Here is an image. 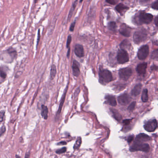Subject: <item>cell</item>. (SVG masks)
I'll return each instance as SVG.
<instances>
[{
  "instance_id": "e575fe53",
  "label": "cell",
  "mask_w": 158,
  "mask_h": 158,
  "mask_svg": "<svg viewBox=\"0 0 158 158\" xmlns=\"http://www.w3.org/2000/svg\"><path fill=\"white\" fill-rule=\"evenodd\" d=\"M6 131V127L5 126L3 125L1 128V136L3 135Z\"/></svg>"
},
{
  "instance_id": "9c48e42d",
  "label": "cell",
  "mask_w": 158,
  "mask_h": 158,
  "mask_svg": "<svg viewBox=\"0 0 158 158\" xmlns=\"http://www.w3.org/2000/svg\"><path fill=\"white\" fill-rule=\"evenodd\" d=\"M130 97L126 93L122 94L118 98V101L122 105H127L130 101Z\"/></svg>"
},
{
  "instance_id": "d4e9b609",
  "label": "cell",
  "mask_w": 158,
  "mask_h": 158,
  "mask_svg": "<svg viewBox=\"0 0 158 158\" xmlns=\"http://www.w3.org/2000/svg\"><path fill=\"white\" fill-rule=\"evenodd\" d=\"M108 28L110 30L115 31L116 29V25L115 22H110L108 24Z\"/></svg>"
},
{
  "instance_id": "ee69618b",
  "label": "cell",
  "mask_w": 158,
  "mask_h": 158,
  "mask_svg": "<svg viewBox=\"0 0 158 158\" xmlns=\"http://www.w3.org/2000/svg\"><path fill=\"white\" fill-rule=\"evenodd\" d=\"M38 1V0H34V3L36 4L37 3Z\"/></svg>"
},
{
  "instance_id": "d590c367",
  "label": "cell",
  "mask_w": 158,
  "mask_h": 158,
  "mask_svg": "<svg viewBox=\"0 0 158 158\" xmlns=\"http://www.w3.org/2000/svg\"><path fill=\"white\" fill-rule=\"evenodd\" d=\"M40 30H38V39H37V46L39 44V41H40Z\"/></svg>"
},
{
  "instance_id": "7a4b0ae2",
  "label": "cell",
  "mask_w": 158,
  "mask_h": 158,
  "mask_svg": "<svg viewBox=\"0 0 158 158\" xmlns=\"http://www.w3.org/2000/svg\"><path fill=\"white\" fill-rule=\"evenodd\" d=\"M147 37V33L146 31L143 29L140 30L134 33V41L136 43H139L145 41Z\"/></svg>"
},
{
  "instance_id": "603a6c76",
  "label": "cell",
  "mask_w": 158,
  "mask_h": 158,
  "mask_svg": "<svg viewBox=\"0 0 158 158\" xmlns=\"http://www.w3.org/2000/svg\"><path fill=\"white\" fill-rule=\"evenodd\" d=\"M111 111L114 117H115L116 119L118 120V121H120V120L122 119L121 115L116 110L111 109Z\"/></svg>"
},
{
  "instance_id": "1f68e13d",
  "label": "cell",
  "mask_w": 158,
  "mask_h": 158,
  "mask_svg": "<svg viewBox=\"0 0 158 158\" xmlns=\"http://www.w3.org/2000/svg\"><path fill=\"white\" fill-rule=\"evenodd\" d=\"M7 77L6 73L4 71H3V69H1V77L3 79H5Z\"/></svg>"
},
{
  "instance_id": "4dcf8cb0",
  "label": "cell",
  "mask_w": 158,
  "mask_h": 158,
  "mask_svg": "<svg viewBox=\"0 0 158 158\" xmlns=\"http://www.w3.org/2000/svg\"><path fill=\"white\" fill-rule=\"evenodd\" d=\"M76 21L73 22V23H71V25H70V31L71 32H73L74 30V28H75V25H76Z\"/></svg>"
},
{
  "instance_id": "6da1fadb",
  "label": "cell",
  "mask_w": 158,
  "mask_h": 158,
  "mask_svg": "<svg viewBox=\"0 0 158 158\" xmlns=\"http://www.w3.org/2000/svg\"><path fill=\"white\" fill-rule=\"evenodd\" d=\"M99 81L101 83H107L113 80L111 73L107 69H101L99 72Z\"/></svg>"
},
{
  "instance_id": "ba28073f",
  "label": "cell",
  "mask_w": 158,
  "mask_h": 158,
  "mask_svg": "<svg viewBox=\"0 0 158 158\" xmlns=\"http://www.w3.org/2000/svg\"><path fill=\"white\" fill-rule=\"evenodd\" d=\"M149 54V47L148 45H145L140 48L138 52L137 56L140 60H144L147 57Z\"/></svg>"
},
{
  "instance_id": "4316f807",
  "label": "cell",
  "mask_w": 158,
  "mask_h": 158,
  "mask_svg": "<svg viewBox=\"0 0 158 158\" xmlns=\"http://www.w3.org/2000/svg\"><path fill=\"white\" fill-rule=\"evenodd\" d=\"M135 105H136V102H133L131 104L129 105L128 107V110L130 111H133L134 110V109L135 108Z\"/></svg>"
},
{
  "instance_id": "ffe728a7",
  "label": "cell",
  "mask_w": 158,
  "mask_h": 158,
  "mask_svg": "<svg viewBox=\"0 0 158 158\" xmlns=\"http://www.w3.org/2000/svg\"><path fill=\"white\" fill-rule=\"evenodd\" d=\"M149 135H147L145 134H140L137 136L136 140L137 141H147L150 140Z\"/></svg>"
},
{
  "instance_id": "f546056e",
  "label": "cell",
  "mask_w": 158,
  "mask_h": 158,
  "mask_svg": "<svg viewBox=\"0 0 158 158\" xmlns=\"http://www.w3.org/2000/svg\"><path fill=\"white\" fill-rule=\"evenodd\" d=\"M151 57L153 59L158 58V50H156L153 52Z\"/></svg>"
},
{
  "instance_id": "5b68a950",
  "label": "cell",
  "mask_w": 158,
  "mask_h": 158,
  "mask_svg": "<svg viewBox=\"0 0 158 158\" xmlns=\"http://www.w3.org/2000/svg\"><path fill=\"white\" fill-rule=\"evenodd\" d=\"M153 19V16L150 13L142 12L140 13L138 16L139 23L140 24H149Z\"/></svg>"
},
{
  "instance_id": "8fae6325",
  "label": "cell",
  "mask_w": 158,
  "mask_h": 158,
  "mask_svg": "<svg viewBox=\"0 0 158 158\" xmlns=\"http://www.w3.org/2000/svg\"><path fill=\"white\" fill-rule=\"evenodd\" d=\"M79 63L77 61L73 60V61L72 69H73V75L75 77H79L80 74V71L79 69Z\"/></svg>"
},
{
  "instance_id": "4fadbf2b",
  "label": "cell",
  "mask_w": 158,
  "mask_h": 158,
  "mask_svg": "<svg viewBox=\"0 0 158 158\" xmlns=\"http://www.w3.org/2000/svg\"><path fill=\"white\" fill-rule=\"evenodd\" d=\"M68 84H68L67 86V87L65 88V91H64V94H63V96L62 97L61 99V103H60V104H59V107H58V111H57V114H56V117H58L60 114H61L62 108L63 104H64V102H65V97H66L67 92Z\"/></svg>"
},
{
  "instance_id": "d6a6232c",
  "label": "cell",
  "mask_w": 158,
  "mask_h": 158,
  "mask_svg": "<svg viewBox=\"0 0 158 158\" xmlns=\"http://www.w3.org/2000/svg\"><path fill=\"white\" fill-rule=\"evenodd\" d=\"M152 7L153 9L156 10H158V0L156 1L155 2L152 4Z\"/></svg>"
},
{
  "instance_id": "8992f818",
  "label": "cell",
  "mask_w": 158,
  "mask_h": 158,
  "mask_svg": "<svg viewBox=\"0 0 158 158\" xmlns=\"http://www.w3.org/2000/svg\"><path fill=\"white\" fill-rule=\"evenodd\" d=\"M132 74L131 69L129 68H123L121 69L119 71L120 77L124 81H127L130 77Z\"/></svg>"
},
{
  "instance_id": "30bf717a",
  "label": "cell",
  "mask_w": 158,
  "mask_h": 158,
  "mask_svg": "<svg viewBox=\"0 0 158 158\" xmlns=\"http://www.w3.org/2000/svg\"><path fill=\"white\" fill-rule=\"evenodd\" d=\"M74 52L77 57L79 58L83 57L85 55V51L82 45L76 44L74 47Z\"/></svg>"
},
{
  "instance_id": "b9f144b4",
  "label": "cell",
  "mask_w": 158,
  "mask_h": 158,
  "mask_svg": "<svg viewBox=\"0 0 158 158\" xmlns=\"http://www.w3.org/2000/svg\"><path fill=\"white\" fill-rule=\"evenodd\" d=\"M70 56V48H69L68 49V50L67 53V57L68 58H69Z\"/></svg>"
},
{
  "instance_id": "5bb4252c",
  "label": "cell",
  "mask_w": 158,
  "mask_h": 158,
  "mask_svg": "<svg viewBox=\"0 0 158 158\" xmlns=\"http://www.w3.org/2000/svg\"><path fill=\"white\" fill-rule=\"evenodd\" d=\"M120 33L124 36L128 37L130 36L131 30L127 25H123L120 28Z\"/></svg>"
},
{
  "instance_id": "f6af8a7d",
  "label": "cell",
  "mask_w": 158,
  "mask_h": 158,
  "mask_svg": "<svg viewBox=\"0 0 158 158\" xmlns=\"http://www.w3.org/2000/svg\"><path fill=\"white\" fill-rule=\"evenodd\" d=\"M83 0H80V3H81L83 1Z\"/></svg>"
},
{
  "instance_id": "8d00e7d4",
  "label": "cell",
  "mask_w": 158,
  "mask_h": 158,
  "mask_svg": "<svg viewBox=\"0 0 158 158\" xmlns=\"http://www.w3.org/2000/svg\"><path fill=\"white\" fill-rule=\"evenodd\" d=\"M130 119H126L123 121V123L126 125H128L130 123Z\"/></svg>"
},
{
  "instance_id": "277c9868",
  "label": "cell",
  "mask_w": 158,
  "mask_h": 158,
  "mask_svg": "<svg viewBox=\"0 0 158 158\" xmlns=\"http://www.w3.org/2000/svg\"><path fill=\"white\" fill-rule=\"evenodd\" d=\"M117 61L120 64H123L128 62L129 57L125 50L122 49L118 52L117 56Z\"/></svg>"
},
{
  "instance_id": "2e32d148",
  "label": "cell",
  "mask_w": 158,
  "mask_h": 158,
  "mask_svg": "<svg viewBox=\"0 0 158 158\" xmlns=\"http://www.w3.org/2000/svg\"><path fill=\"white\" fill-rule=\"evenodd\" d=\"M77 3H78V0H75V1L73 3V5L71 6L69 14L68 15L67 19V22H69V21L71 19V17L73 15L74 12L76 7L77 6Z\"/></svg>"
},
{
  "instance_id": "74e56055",
  "label": "cell",
  "mask_w": 158,
  "mask_h": 158,
  "mask_svg": "<svg viewBox=\"0 0 158 158\" xmlns=\"http://www.w3.org/2000/svg\"><path fill=\"white\" fill-rule=\"evenodd\" d=\"M134 139V137L133 136H130L128 138V143H130Z\"/></svg>"
},
{
  "instance_id": "7402d4cb",
  "label": "cell",
  "mask_w": 158,
  "mask_h": 158,
  "mask_svg": "<svg viewBox=\"0 0 158 158\" xmlns=\"http://www.w3.org/2000/svg\"><path fill=\"white\" fill-rule=\"evenodd\" d=\"M141 99L144 102H147L149 100V96H148V90L147 89H144L141 96Z\"/></svg>"
},
{
  "instance_id": "52a82bcc",
  "label": "cell",
  "mask_w": 158,
  "mask_h": 158,
  "mask_svg": "<svg viewBox=\"0 0 158 158\" xmlns=\"http://www.w3.org/2000/svg\"><path fill=\"white\" fill-rule=\"evenodd\" d=\"M158 127L157 122L155 119L151 120L146 123L144 128L146 131L148 132H153Z\"/></svg>"
},
{
  "instance_id": "484cf974",
  "label": "cell",
  "mask_w": 158,
  "mask_h": 158,
  "mask_svg": "<svg viewBox=\"0 0 158 158\" xmlns=\"http://www.w3.org/2000/svg\"><path fill=\"white\" fill-rule=\"evenodd\" d=\"M71 40H72V37H71V35H69L68 36L67 45H66V47H67V48L69 49L70 48V45L71 43Z\"/></svg>"
},
{
  "instance_id": "ab89813d",
  "label": "cell",
  "mask_w": 158,
  "mask_h": 158,
  "mask_svg": "<svg viewBox=\"0 0 158 158\" xmlns=\"http://www.w3.org/2000/svg\"><path fill=\"white\" fill-rule=\"evenodd\" d=\"M155 22L156 25H157V27H158V17H156L155 19Z\"/></svg>"
},
{
  "instance_id": "d6986e66",
  "label": "cell",
  "mask_w": 158,
  "mask_h": 158,
  "mask_svg": "<svg viewBox=\"0 0 158 158\" xmlns=\"http://www.w3.org/2000/svg\"><path fill=\"white\" fill-rule=\"evenodd\" d=\"M116 9L118 12L122 14L123 13H124L125 11L128 9V7L123 5V4L120 3L116 7Z\"/></svg>"
},
{
  "instance_id": "83f0119b",
  "label": "cell",
  "mask_w": 158,
  "mask_h": 158,
  "mask_svg": "<svg viewBox=\"0 0 158 158\" xmlns=\"http://www.w3.org/2000/svg\"><path fill=\"white\" fill-rule=\"evenodd\" d=\"M67 150V147H62L61 149H58V150H57L56 153L57 154H62V153H64L66 152Z\"/></svg>"
},
{
  "instance_id": "60d3db41",
  "label": "cell",
  "mask_w": 158,
  "mask_h": 158,
  "mask_svg": "<svg viewBox=\"0 0 158 158\" xmlns=\"http://www.w3.org/2000/svg\"><path fill=\"white\" fill-rule=\"evenodd\" d=\"M29 157H30V153L29 152H27V153H26L25 158H29Z\"/></svg>"
},
{
  "instance_id": "836d02e7",
  "label": "cell",
  "mask_w": 158,
  "mask_h": 158,
  "mask_svg": "<svg viewBox=\"0 0 158 158\" xmlns=\"http://www.w3.org/2000/svg\"><path fill=\"white\" fill-rule=\"evenodd\" d=\"M5 115V111H1V114H0V120H1V122H2L3 120L4 117Z\"/></svg>"
},
{
  "instance_id": "ac0fdd59",
  "label": "cell",
  "mask_w": 158,
  "mask_h": 158,
  "mask_svg": "<svg viewBox=\"0 0 158 158\" xmlns=\"http://www.w3.org/2000/svg\"><path fill=\"white\" fill-rule=\"evenodd\" d=\"M48 109L47 106L45 105H41V115L44 119L46 120L48 118Z\"/></svg>"
},
{
  "instance_id": "e0dca14e",
  "label": "cell",
  "mask_w": 158,
  "mask_h": 158,
  "mask_svg": "<svg viewBox=\"0 0 158 158\" xmlns=\"http://www.w3.org/2000/svg\"><path fill=\"white\" fill-rule=\"evenodd\" d=\"M142 88V85L141 84H138L134 87L133 90L131 91V94L133 96H136L140 94L141 92Z\"/></svg>"
},
{
  "instance_id": "9a60e30c",
  "label": "cell",
  "mask_w": 158,
  "mask_h": 158,
  "mask_svg": "<svg viewBox=\"0 0 158 158\" xmlns=\"http://www.w3.org/2000/svg\"><path fill=\"white\" fill-rule=\"evenodd\" d=\"M106 102L111 106H115L117 105V102L115 97L112 95H107L105 97Z\"/></svg>"
},
{
  "instance_id": "7bdbcfd3",
  "label": "cell",
  "mask_w": 158,
  "mask_h": 158,
  "mask_svg": "<svg viewBox=\"0 0 158 158\" xmlns=\"http://www.w3.org/2000/svg\"><path fill=\"white\" fill-rule=\"evenodd\" d=\"M15 158H21V157H20L18 155H16Z\"/></svg>"
},
{
  "instance_id": "f35d334b",
  "label": "cell",
  "mask_w": 158,
  "mask_h": 158,
  "mask_svg": "<svg viewBox=\"0 0 158 158\" xmlns=\"http://www.w3.org/2000/svg\"><path fill=\"white\" fill-rule=\"evenodd\" d=\"M67 143L65 141H61V142H60V143H58V145H66Z\"/></svg>"
},
{
  "instance_id": "7c38bea8",
  "label": "cell",
  "mask_w": 158,
  "mask_h": 158,
  "mask_svg": "<svg viewBox=\"0 0 158 158\" xmlns=\"http://www.w3.org/2000/svg\"><path fill=\"white\" fill-rule=\"evenodd\" d=\"M147 68V63H141L138 65L136 68V71L138 74L141 75H144L146 74V69Z\"/></svg>"
},
{
  "instance_id": "3957f363",
  "label": "cell",
  "mask_w": 158,
  "mask_h": 158,
  "mask_svg": "<svg viewBox=\"0 0 158 158\" xmlns=\"http://www.w3.org/2000/svg\"><path fill=\"white\" fill-rule=\"evenodd\" d=\"M150 150V146L148 144L136 143L134 144L130 148L131 152L141 151L143 152H148Z\"/></svg>"
},
{
  "instance_id": "f1b7e54d",
  "label": "cell",
  "mask_w": 158,
  "mask_h": 158,
  "mask_svg": "<svg viewBox=\"0 0 158 158\" xmlns=\"http://www.w3.org/2000/svg\"><path fill=\"white\" fill-rule=\"evenodd\" d=\"M106 1L108 3L112 5H115L117 4L119 1V0H106Z\"/></svg>"
},
{
  "instance_id": "44dd1931",
  "label": "cell",
  "mask_w": 158,
  "mask_h": 158,
  "mask_svg": "<svg viewBox=\"0 0 158 158\" xmlns=\"http://www.w3.org/2000/svg\"><path fill=\"white\" fill-rule=\"evenodd\" d=\"M57 73V69H56V67L55 65H52L51 66V70H50V78L51 80H53L55 77Z\"/></svg>"
},
{
  "instance_id": "cb8c5ba5",
  "label": "cell",
  "mask_w": 158,
  "mask_h": 158,
  "mask_svg": "<svg viewBox=\"0 0 158 158\" xmlns=\"http://www.w3.org/2000/svg\"><path fill=\"white\" fill-rule=\"evenodd\" d=\"M81 143H82V139H81V137H79L77 138L75 144L74 145V149L75 150L79 149L80 147L81 146Z\"/></svg>"
}]
</instances>
